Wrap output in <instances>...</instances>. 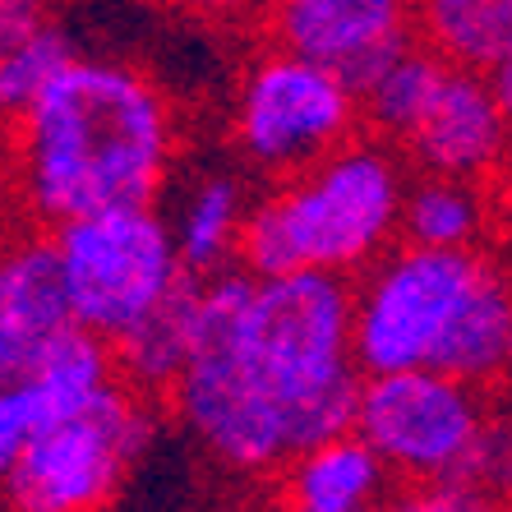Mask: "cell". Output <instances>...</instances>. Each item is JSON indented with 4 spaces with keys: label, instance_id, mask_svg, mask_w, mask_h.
Masks as SVG:
<instances>
[{
    "label": "cell",
    "instance_id": "7402d4cb",
    "mask_svg": "<svg viewBox=\"0 0 512 512\" xmlns=\"http://www.w3.org/2000/svg\"><path fill=\"white\" fill-rule=\"evenodd\" d=\"M194 19H213V24H240V19H259L268 0H176Z\"/></svg>",
    "mask_w": 512,
    "mask_h": 512
},
{
    "label": "cell",
    "instance_id": "6da1fadb",
    "mask_svg": "<svg viewBox=\"0 0 512 512\" xmlns=\"http://www.w3.org/2000/svg\"><path fill=\"white\" fill-rule=\"evenodd\" d=\"M356 397L351 277H199V342L162 406L217 471L273 480L291 453L351 429Z\"/></svg>",
    "mask_w": 512,
    "mask_h": 512
},
{
    "label": "cell",
    "instance_id": "5bb4252c",
    "mask_svg": "<svg viewBox=\"0 0 512 512\" xmlns=\"http://www.w3.org/2000/svg\"><path fill=\"white\" fill-rule=\"evenodd\" d=\"M250 213V185L236 171H208L180 194V208L171 217V236H176L180 263L194 277L236 268L240 227Z\"/></svg>",
    "mask_w": 512,
    "mask_h": 512
},
{
    "label": "cell",
    "instance_id": "2e32d148",
    "mask_svg": "<svg viewBox=\"0 0 512 512\" xmlns=\"http://www.w3.org/2000/svg\"><path fill=\"white\" fill-rule=\"evenodd\" d=\"M508 333H512V277L494 263L489 277L476 286V296L466 300V310L457 314L453 333L443 342L434 370L485 388V383H494L503 374Z\"/></svg>",
    "mask_w": 512,
    "mask_h": 512
},
{
    "label": "cell",
    "instance_id": "277c9868",
    "mask_svg": "<svg viewBox=\"0 0 512 512\" xmlns=\"http://www.w3.org/2000/svg\"><path fill=\"white\" fill-rule=\"evenodd\" d=\"M494 259L476 250H434L393 240L365 273L351 277V351L360 374L439 365L457 314Z\"/></svg>",
    "mask_w": 512,
    "mask_h": 512
},
{
    "label": "cell",
    "instance_id": "d4e9b609",
    "mask_svg": "<svg viewBox=\"0 0 512 512\" xmlns=\"http://www.w3.org/2000/svg\"><path fill=\"white\" fill-rule=\"evenodd\" d=\"M503 374H508V383H512V333H508V346H503Z\"/></svg>",
    "mask_w": 512,
    "mask_h": 512
},
{
    "label": "cell",
    "instance_id": "3957f363",
    "mask_svg": "<svg viewBox=\"0 0 512 512\" xmlns=\"http://www.w3.org/2000/svg\"><path fill=\"white\" fill-rule=\"evenodd\" d=\"M406 180L411 167L393 143L365 130L351 134L333 153L250 199L236 268L250 277L365 273L402 236Z\"/></svg>",
    "mask_w": 512,
    "mask_h": 512
},
{
    "label": "cell",
    "instance_id": "44dd1931",
    "mask_svg": "<svg viewBox=\"0 0 512 512\" xmlns=\"http://www.w3.org/2000/svg\"><path fill=\"white\" fill-rule=\"evenodd\" d=\"M56 416H65L51 393L28 374L19 383H0V485L10 480L19 457L28 453V443L42 434Z\"/></svg>",
    "mask_w": 512,
    "mask_h": 512
},
{
    "label": "cell",
    "instance_id": "7a4b0ae2",
    "mask_svg": "<svg viewBox=\"0 0 512 512\" xmlns=\"http://www.w3.org/2000/svg\"><path fill=\"white\" fill-rule=\"evenodd\" d=\"M5 134L14 199L42 231L116 203H157L180 153L176 111L153 74L84 51Z\"/></svg>",
    "mask_w": 512,
    "mask_h": 512
},
{
    "label": "cell",
    "instance_id": "9a60e30c",
    "mask_svg": "<svg viewBox=\"0 0 512 512\" xmlns=\"http://www.w3.org/2000/svg\"><path fill=\"white\" fill-rule=\"evenodd\" d=\"M494 208H489V185L453 176H416L406 180L402 199V236L411 245H434V250H476L489 236Z\"/></svg>",
    "mask_w": 512,
    "mask_h": 512
},
{
    "label": "cell",
    "instance_id": "5b68a950",
    "mask_svg": "<svg viewBox=\"0 0 512 512\" xmlns=\"http://www.w3.org/2000/svg\"><path fill=\"white\" fill-rule=\"evenodd\" d=\"M162 402L134 393L125 379L93 402L56 416L19 457L0 499L24 512H97L120 499L125 480L157 439Z\"/></svg>",
    "mask_w": 512,
    "mask_h": 512
},
{
    "label": "cell",
    "instance_id": "8992f818",
    "mask_svg": "<svg viewBox=\"0 0 512 512\" xmlns=\"http://www.w3.org/2000/svg\"><path fill=\"white\" fill-rule=\"evenodd\" d=\"M79 328L116 342L190 273L157 203H116L47 227Z\"/></svg>",
    "mask_w": 512,
    "mask_h": 512
},
{
    "label": "cell",
    "instance_id": "ac0fdd59",
    "mask_svg": "<svg viewBox=\"0 0 512 512\" xmlns=\"http://www.w3.org/2000/svg\"><path fill=\"white\" fill-rule=\"evenodd\" d=\"M443 65H448V56H439V51L429 47V42H420V37L406 42L397 56H388L379 70L356 88L360 130L383 139V143H397L406 130H411V120L420 116V107L429 102Z\"/></svg>",
    "mask_w": 512,
    "mask_h": 512
},
{
    "label": "cell",
    "instance_id": "30bf717a",
    "mask_svg": "<svg viewBox=\"0 0 512 512\" xmlns=\"http://www.w3.org/2000/svg\"><path fill=\"white\" fill-rule=\"evenodd\" d=\"M268 47L296 51L360 88L388 56L416 42V0H268Z\"/></svg>",
    "mask_w": 512,
    "mask_h": 512
},
{
    "label": "cell",
    "instance_id": "8fae6325",
    "mask_svg": "<svg viewBox=\"0 0 512 512\" xmlns=\"http://www.w3.org/2000/svg\"><path fill=\"white\" fill-rule=\"evenodd\" d=\"M65 328L74 314L51 236L0 240V383L28 379Z\"/></svg>",
    "mask_w": 512,
    "mask_h": 512
},
{
    "label": "cell",
    "instance_id": "d6986e66",
    "mask_svg": "<svg viewBox=\"0 0 512 512\" xmlns=\"http://www.w3.org/2000/svg\"><path fill=\"white\" fill-rule=\"evenodd\" d=\"M74 56H79V42L56 19H42L37 28L5 42L0 47V125L24 116Z\"/></svg>",
    "mask_w": 512,
    "mask_h": 512
},
{
    "label": "cell",
    "instance_id": "9c48e42d",
    "mask_svg": "<svg viewBox=\"0 0 512 512\" xmlns=\"http://www.w3.org/2000/svg\"><path fill=\"white\" fill-rule=\"evenodd\" d=\"M393 148L416 176H453L489 185L512 157V139L499 97L489 88V70L448 60L429 102Z\"/></svg>",
    "mask_w": 512,
    "mask_h": 512
},
{
    "label": "cell",
    "instance_id": "52a82bcc",
    "mask_svg": "<svg viewBox=\"0 0 512 512\" xmlns=\"http://www.w3.org/2000/svg\"><path fill=\"white\" fill-rule=\"evenodd\" d=\"M360 134V97L337 70L263 47L236 79L231 143L263 180H282Z\"/></svg>",
    "mask_w": 512,
    "mask_h": 512
},
{
    "label": "cell",
    "instance_id": "ffe728a7",
    "mask_svg": "<svg viewBox=\"0 0 512 512\" xmlns=\"http://www.w3.org/2000/svg\"><path fill=\"white\" fill-rule=\"evenodd\" d=\"M448 480H457L471 494L476 512L512 503V411H499V416L489 411Z\"/></svg>",
    "mask_w": 512,
    "mask_h": 512
},
{
    "label": "cell",
    "instance_id": "4fadbf2b",
    "mask_svg": "<svg viewBox=\"0 0 512 512\" xmlns=\"http://www.w3.org/2000/svg\"><path fill=\"white\" fill-rule=\"evenodd\" d=\"M194 342H199V277L185 273L153 310L111 342V360L134 393L167 402L171 383L190 365Z\"/></svg>",
    "mask_w": 512,
    "mask_h": 512
},
{
    "label": "cell",
    "instance_id": "cb8c5ba5",
    "mask_svg": "<svg viewBox=\"0 0 512 512\" xmlns=\"http://www.w3.org/2000/svg\"><path fill=\"white\" fill-rule=\"evenodd\" d=\"M489 88H494V97H499L503 125H508V139H512V56L499 60V65L489 70Z\"/></svg>",
    "mask_w": 512,
    "mask_h": 512
},
{
    "label": "cell",
    "instance_id": "603a6c76",
    "mask_svg": "<svg viewBox=\"0 0 512 512\" xmlns=\"http://www.w3.org/2000/svg\"><path fill=\"white\" fill-rule=\"evenodd\" d=\"M489 208H494V217H499L503 227H512V157H508V167L489 180Z\"/></svg>",
    "mask_w": 512,
    "mask_h": 512
},
{
    "label": "cell",
    "instance_id": "7c38bea8",
    "mask_svg": "<svg viewBox=\"0 0 512 512\" xmlns=\"http://www.w3.org/2000/svg\"><path fill=\"white\" fill-rule=\"evenodd\" d=\"M393 471L356 429L291 453L273 476V499L291 512H374L393 503Z\"/></svg>",
    "mask_w": 512,
    "mask_h": 512
},
{
    "label": "cell",
    "instance_id": "ba28073f",
    "mask_svg": "<svg viewBox=\"0 0 512 512\" xmlns=\"http://www.w3.org/2000/svg\"><path fill=\"white\" fill-rule=\"evenodd\" d=\"M485 388L453 374L416 365V370L360 374L356 429L402 489L448 476L485 425Z\"/></svg>",
    "mask_w": 512,
    "mask_h": 512
},
{
    "label": "cell",
    "instance_id": "e0dca14e",
    "mask_svg": "<svg viewBox=\"0 0 512 512\" xmlns=\"http://www.w3.org/2000/svg\"><path fill=\"white\" fill-rule=\"evenodd\" d=\"M416 37L457 65L494 70L512 56V0H416Z\"/></svg>",
    "mask_w": 512,
    "mask_h": 512
}]
</instances>
